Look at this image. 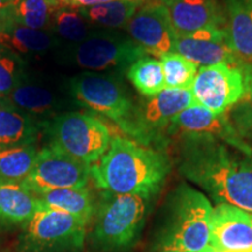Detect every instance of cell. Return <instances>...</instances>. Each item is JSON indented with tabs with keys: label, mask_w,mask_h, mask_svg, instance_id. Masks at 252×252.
<instances>
[{
	"label": "cell",
	"mask_w": 252,
	"mask_h": 252,
	"mask_svg": "<svg viewBox=\"0 0 252 252\" xmlns=\"http://www.w3.org/2000/svg\"><path fill=\"white\" fill-rule=\"evenodd\" d=\"M152 197L104 194L94 216L91 241L103 252H122L139 238Z\"/></svg>",
	"instance_id": "277c9868"
},
{
	"label": "cell",
	"mask_w": 252,
	"mask_h": 252,
	"mask_svg": "<svg viewBox=\"0 0 252 252\" xmlns=\"http://www.w3.org/2000/svg\"><path fill=\"white\" fill-rule=\"evenodd\" d=\"M156 252H175V251H163V250H159V251H156Z\"/></svg>",
	"instance_id": "74e56055"
},
{
	"label": "cell",
	"mask_w": 252,
	"mask_h": 252,
	"mask_svg": "<svg viewBox=\"0 0 252 252\" xmlns=\"http://www.w3.org/2000/svg\"><path fill=\"white\" fill-rule=\"evenodd\" d=\"M200 252H220V250L214 247V245L210 244V245H208L206 249H203V250L200 251Z\"/></svg>",
	"instance_id": "d590c367"
},
{
	"label": "cell",
	"mask_w": 252,
	"mask_h": 252,
	"mask_svg": "<svg viewBox=\"0 0 252 252\" xmlns=\"http://www.w3.org/2000/svg\"><path fill=\"white\" fill-rule=\"evenodd\" d=\"M88 225L70 214L41 207L21 226L19 252H80Z\"/></svg>",
	"instance_id": "8992f818"
},
{
	"label": "cell",
	"mask_w": 252,
	"mask_h": 252,
	"mask_svg": "<svg viewBox=\"0 0 252 252\" xmlns=\"http://www.w3.org/2000/svg\"><path fill=\"white\" fill-rule=\"evenodd\" d=\"M251 219H252V214H251Z\"/></svg>",
	"instance_id": "f35d334b"
},
{
	"label": "cell",
	"mask_w": 252,
	"mask_h": 252,
	"mask_svg": "<svg viewBox=\"0 0 252 252\" xmlns=\"http://www.w3.org/2000/svg\"><path fill=\"white\" fill-rule=\"evenodd\" d=\"M9 105L14 106L33 118L55 117L60 110L61 98L54 89L40 81L28 80L25 76L19 86L6 96Z\"/></svg>",
	"instance_id": "e0dca14e"
},
{
	"label": "cell",
	"mask_w": 252,
	"mask_h": 252,
	"mask_svg": "<svg viewBox=\"0 0 252 252\" xmlns=\"http://www.w3.org/2000/svg\"><path fill=\"white\" fill-rule=\"evenodd\" d=\"M226 32L236 55L252 59V0H225Z\"/></svg>",
	"instance_id": "44dd1931"
},
{
	"label": "cell",
	"mask_w": 252,
	"mask_h": 252,
	"mask_svg": "<svg viewBox=\"0 0 252 252\" xmlns=\"http://www.w3.org/2000/svg\"><path fill=\"white\" fill-rule=\"evenodd\" d=\"M143 2V5L145 4H165L167 0H140Z\"/></svg>",
	"instance_id": "e575fe53"
},
{
	"label": "cell",
	"mask_w": 252,
	"mask_h": 252,
	"mask_svg": "<svg viewBox=\"0 0 252 252\" xmlns=\"http://www.w3.org/2000/svg\"><path fill=\"white\" fill-rule=\"evenodd\" d=\"M214 207L202 191L180 185L167 201L158 251L200 252L210 245Z\"/></svg>",
	"instance_id": "3957f363"
},
{
	"label": "cell",
	"mask_w": 252,
	"mask_h": 252,
	"mask_svg": "<svg viewBox=\"0 0 252 252\" xmlns=\"http://www.w3.org/2000/svg\"><path fill=\"white\" fill-rule=\"evenodd\" d=\"M171 130L179 134H201L216 138L243 152H251L252 145L239 135L225 113L216 115L200 104H195L176 115Z\"/></svg>",
	"instance_id": "7c38bea8"
},
{
	"label": "cell",
	"mask_w": 252,
	"mask_h": 252,
	"mask_svg": "<svg viewBox=\"0 0 252 252\" xmlns=\"http://www.w3.org/2000/svg\"><path fill=\"white\" fill-rule=\"evenodd\" d=\"M244 74L245 81V94H248L249 98L252 102V64H244L241 67Z\"/></svg>",
	"instance_id": "4dcf8cb0"
},
{
	"label": "cell",
	"mask_w": 252,
	"mask_h": 252,
	"mask_svg": "<svg viewBox=\"0 0 252 252\" xmlns=\"http://www.w3.org/2000/svg\"><path fill=\"white\" fill-rule=\"evenodd\" d=\"M54 12L49 0H14L7 18L23 26L46 30Z\"/></svg>",
	"instance_id": "4316f807"
},
{
	"label": "cell",
	"mask_w": 252,
	"mask_h": 252,
	"mask_svg": "<svg viewBox=\"0 0 252 252\" xmlns=\"http://www.w3.org/2000/svg\"><path fill=\"white\" fill-rule=\"evenodd\" d=\"M49 145L93 166L108 151L110 132L99 119L82 112H62L46 122Z\"/></svg>",
	"instance_id": "5b68a950"
},
{
	"label": "cell",
	"mask_w": 252,
	"mask_h": 252,
	"mask_svg": "<svg viewBox=\"0 0 252 252\" xmlns=\"http://www.w3.org/2000/svg\"><path fill=\"white\" fill-rule=\"evenodd\" d=\"M41 124L14 106L0 108V149L35 144Z\"/></svg>",
	"instance_id": "7402d4cb"
},
{
	"label": "cell",
	"mask_w": 252,
	"mask_h": 252,
	"mask_svg": "<svg viewBox=\"0 0 252 252\" xmlns=\"http://www.w3.org/2000/svg\"><path fill=\"white\" fill-rule=\"evenodd\" d=\"M127 77L141 94L156 96L165 89L161 62L150 56H143L127 69Z\"/></svg>",
	"instance_id": "484cf974"
},
{
	"label": "cell",
	"mask_w": 252,
	"mask_h": 252,
	"mask_svg": "<svg viewBox=\"0 0 252 252\" xmlns=\"http://www.w3.org/2000/svg\"><path fill=\"white\" fill-rule=\"evenodd\" d=\"M37 152L34 144L0 149V179L24 181L35 163Z\"/></svg>",
	"instance_id": "cb8c5ba5"
},
{
	"label": "cell",
	"mask_w": 252,
	"mask_h": 252,
	"mask_svg": "<svg viewBox=\"0 0 252 252\" xmlns=\"http://www.w3.org/2000/svg\"><path fill=\"white\" fill-rule=\"evenodd\" d=\"M89 25L78 8H61L53 13L48 28L58 40L62 39L76 46L90 35Z\"/></svg>",
	"instance_id": "d4e9b609"
},
{
	"label": "cell",
	"mask_w": 252,
	"mask_h": 252,
	"mask_svg": "<svg viewBox=\"0 0 252 252\" xmlns=\"http://www.w3.org/2000/svg\"><path fill=\"white\" fill-rule=\"evenodd\" d=\"M36 197L43 207L70 214L88 226L96 213L94 197L88 187L55 189L37 194Z\"/></svg>",
	"instance_id": "ffe728a7"
},
{
	"label": "cell",
	"mask_w": 252,
	"mask_h": 252,
	"mask_svg": "<svg viewBox=\"0 0 252 252\" xmlns=\"http://www.w3.org/2000/svg\"><path fill=\"white\" fill-rule=\"evenodd\" d=\"M55 11L61 8H75L76 0H49Z\"/></svg>",
	"instance_id": "d6a6232c"
},
{
	"label": "cell",
	"mask_w": 252,
	"mask_h": 252,
	"mask_svg": "<svg viewBox=\"0 0 252 252\" xmlns=\"http://www.w3.org/2000/svg\"><path fill=\"white\" fill-rule=\"evenodd\" d=\"M91 166L48 145L37 152L33 168L23 185L33 194L63 188L87 187Z\"/></svg>",
	"instance_id": "9c48e42d"
},
{
	"label": "cell",
	"mask_w": 252,
	"mask_h": 252,
	"mask_svg": "<svg viewBox=\"0 0 252 252\" xmlns=\"http://www.w3.org/2000/svg\"><path fill=\"white\" fill-rule=\"evenodd\" d=\"M163 5L175 39L207 27L226 28L225 8L219 0H167Z\"/></svg>",
	"instance_id": "9a60e30c"
},
{
	"label": "cell",
	"mask_w": 252,
	"mask_h": 252,
	"mask_svg": "<svg viewBox=\"0 0 252 252\" xmlns=\"http://www.w3.org/2000/svg\"><path fill=\"white\" fill-rule=\"evenodd\" d=\"M190 90L200 105L220 115L245 94L243 70L229 63L201 67Z\"/></svg>",
	"instance_id": "30bf717a"
},
{
	"label": "cell",
	"mask_w": 252,
	"mask_h": 252,
	"mask_svg": "<svg viewBox=\"0 0 252 252\" xmlns=\"http://www.w3.org/2000/svg\"><path fill=\"white\" fill-rule=\"evenodd\" d=\"M234 126L245 141L252 140V106L244 104L236 110L234 116Z\"/></svg>",
	"instance_id": "f546056e"
},
{
	"label": "cell",
	"mask_w": 252,
	"mask_h": 252,
	"mask_svg": "<svg viewBox=\"0 0 252 252\" xmlns=\"http://www.w3.org/2000/svg\"><path fill=\"white\" fill-rule=\"evenodd\" d=\"M128 36L146 54L161 56L174 52L175 35L162 4H145L135 12L125 28Z\"/></svg>",
	"instance_id": "8fae6325"
},
{
	"label": "cell",
	"mask_w": 252,
	"mask_h": 252,
	"mask_svg": "<svg viewBox=\"0 0 252 252\" xmlns=\"http://www.w3.org/2000/svg\"><path fill=\"white\" fill-rule=\"evenodd\" d=\"M13 1L14 0H0V21L5 20L8 17Z\"/></svg>",
	"instance_id": "836d02e7"
},
{
	"label": "cell",
	"mask_w": 252,
	"mask_h": 252,
	"mask_svg": "<svg viewBox=\"0 0 252 252\" xmlns=\"http://www.w3.org/2000/svg\"><path fill=\"white\" fill-rule=\"evenodd\" d=\"M210 244L223 252H252L251 214L230 204L214 207Z\"/></svg>",
	"instance_id": "5bb4252c"
},
{
	"label": "cell",
	"mask_w": 252,
	"mask_h": 252,
	"mask_svg": "<svg viewBox=\"0 0 252 252\" xmlns=\"http://www.w3.org/2000/svg\"><path fill=\"white\" fill-rule=\"evenodd\" d=\"M178 167L217 204L252 214V151L243 152L209 135L181 134Z\"/></svg>",
	"instance_id": "6da1fadb"
},
{
	"label": "cell",
	"mask_w": 252,
	"mask_h": 252,
	"mask_svg": "<svg viewBox=\"0 0 252 252\" xmlns=\"http://www.w3.org/2000/svg\"><path fill=\"white\" fill-rule=\"evenodd\" d=\"M141 6L140 0H115L78 9L91 25L104 28H126Z\"/></svg>",
	"instance_id": "603a6c76"
},
{
	"label": "cell",
	"mask_w": 252,
	"mask_h": 252,
	"mask_svg": "<svg viewBox=\"0 0 252 252\" xmlns=\"http://www.w3.org/2000/svg\"><path fill=\"white\" fill-rule=\"evenodd\" d=\"M42 204L23 182L0 179V225L23 226Z\"/></svg>",
	"instance_id": "ac0fdd59"
},
{
	"label": "cell",
	"mask_w": 252,
	"mask_h": 252,
	"mask_svg": "<svg viewBox=\"0 0 252 252\" xmlns=\"http://www.w3.org/2000/svg\"><path fill=\"white\" fill-rule=\"evenodd\" d=\"M25 60L15 53L0 46V94L6 97L26 76Z\"/></svg>",
	"instance_id": "f1b7e54d"
},
{
	"label": "cell",
	"mask_w": 252,
	"mask_h": 252,
	"mask_svg": "<svg viewBox=\"0 0 252 252\" xmlns=\"http://www.w3.org/2000/svg\"><path fill=\"white\" fill-rule=\"evenodd\" d=\"M197 104L190 89L165 88L145 103L143 123L151 127L171 125L172 119L189 106Z\"/></svg>",
	"instance_id": "d6986e66"
},
{
	"label": "cell",
	"mask_w": 252,
	"mask_h": 252,
	"mask_svg": "<svg viewBox=\"0 0 252 252\" xmlns=\"http://www.w3.org/2000/svg\"><path fill=\"white\" fill-rule=\"evenodd\" d=\"M174 52L202 67L229 63L236 64L239 59L230 45L226 28L207 27L175 39Z\"/></svg>",
	"instance_id": "4fadbf2b"
},
{
	"label": "cell",
	"mask_w": 252,
	"mask_h": 252,
	"mask_svg": "<svg viewBox=\"0 0 252 252\" xmlns=\"http://www.w3.org/2000/svg\"><path fill=\"white\" fill-rule=\"evenodd\" d=\"M110 1H115V0H76V2H75V8L91 7V6L105 4V2Z\"/></svg>",
	"instance_id": "1f68e13d"
},
{
	"label": "cell",
	"mask_w": 252,
	"mask_h": 252,
	"mask_svg": "<svg viewBox=\"0 0 252 252\" xmlns=\"http://www.w3.org/2000/svg\"><path fill=\"white\" fill-rule=\"evenodd\" d=\"M60 41L46 30H34L14 23L9 18L0 21V46L19 56L45 54Z\"/></svg>",
	"instance_id": "2e32d148"
},
{
	"label": "cell",
	"mask_w": 252,
	"mask_h": 252,
	"mask_svg": "<svg viewBox=\"0 0 252 252\" xmlns=\"http://www.w3.org/2000/svg\"><path fill=\"white\" fill-rule=\"evenodd\" d=\"M171 172L165 153L126 138H113L105 154L91 166V178L111 194L153 197Z\"/></svg>",
	"instance_id": "7a4b0ae2"
},
{
	"label": "cell",
	"mask_w": 252,
	"mask_h": 252,
	"mask_svg": "<svg viewBox=\"0 0 252 252\" xmlns=\"http://www.w3.org/2000/svg\"><path fill=\"white\" fill-rule=\"evenodd\" d=\"M7 104H8V102H7V99H6V97L0 94V108H1V106L7 105Z\"/></svg>",
	"instance_id": "8d00e7d4"
},
{
	"label": "cell",
	"mask_w": 252,
	"mask_h": 252,
	"mask_svg": "<svg viewBox=\"0 0 252 252\" xmlns=\"http://www.w3.org/2000/svg\"><path fill=\"white\" fill-rule=\"evenodd\" d=\"M69 90L82 105L122 125H125L133 108L123 82L110 74L84 71L71 78Z\"/></svg>",
	"instance_id": "52a82bcc"
},
{
	"label": "cell",
	"mask_w": 252,
	"mask_h": 252,
	"mask_svg": "<svg viewBox=\"0 0 252 252\" xmlns=\"http://www.w3.org/2000/svg\"><path fill=\"white\" fill-rule=\"evenodd\" d=\"M143 56H146V52L130 36L111 31L91 32L70 50L72 63L94 71L128 69Z\"/></svg>",
	"instance_id": "ba28073f"
},
{
	"label": "cell",
	"mask_w": 252,
	"mask_h": 252,
	"mask_svg": "<svg viewBox=\"0 0 252 252\" xmlns=\"http://www.w3.org/2000/svg\"><path fill=\"white\" fill-rule=\"evenodd\" d=\"M166 88L190 89L198 68L196 63L173 52L160 58Z\"/></svg>",
	"instance_id": "83f0119b"
}]
</instances>
